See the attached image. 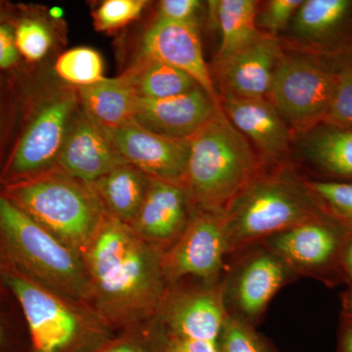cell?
<instances>
[{
  "label": "cell",
  "instance_id": "cell-6",
  "mask_svg": "<svg viewBox=\"0 0 352 352\" xmlns=\"http://www.w3.org/2000/svg\"><path fill=\"white\" fill-rule=\"evenodd\" d=\"M0 245L7 258L39 283L91 305V292L82 256L25 214L3 193H0Z\"/></svg>",
  "mask_w": 352,
  "mask_h": 352
},
{
  "label": "cell",
  "instance_id": "cell-37",
  "mask_svg": "<svg viewBox=\"0 0 352 352\" xmlns=\"http://www.w3.org/2000/svg\"><path fill=\"white\" fill-rule=\"evenodd\" d=\"M19 60L14 36L7 28L0 25V68L14 66Z\"/></svg>",
  "mask_w": 352,
  "mask_h": 352
},
{
  "label": "cell",
  "instance_id": "cell-5",
  "mask_svg": "<svg viewBox=\"0 0 352 352\" xmlns=\"http://www.w3.org/2000/svg\"><path fill=\"white\" fill-rule=\"evenodd\" d=\"M3 194L82 256L106 217L90 184L58 168L6 186Z\"/></svg>",
  "mask_w": 352,
  "mask_h": 352
},
{
  "label": "cell",
  "instance_id": "cell-17",
  "mask_svg": "<svg viewBox=\"0 0 352 352\" xmlns=\"http://www.w3.org/2000/svg\"><path fill=\"white\" fill-rule=\"evenodd\" d=\"M300 43L321 56H351L347 46L352 31V0H303L291 24Z\"/></svg>",
  "mask_w": 352,
  "mask_h": 352
},
{
  "label": "cell",
  "instance_id": "cell-19",
  "mask_svg": "<svg viewBox=\"0 0 352 352\" xmlns=\"http://www.w3.org/2000/svg\"><path fill=\"white\" fill-rule=\"evenodd\" d=\"M281 58L276 39L261 36L252 45L217 63L223 92L243 98H265Z\"/></svg>",
  "mask_w": 352,
  "mask_h": 352
},
{
  "label": "cell",
  "instance_id": "cell-25",
  "mask_svg": "<svg viewBox=\"0 0 352 352\" xmlns=\"http://www.w3.org/2000/svg\"><path fill=\"white\" fill-rule=\"evenodd\" d=\"M138 98L161 100L186 94L199 87L184 72L161 62L138 58L124 72Z\"/></svg>",
  "mask_w": 352,
  "mask_h": 352
},
{
  "label": "cell",
  "instance_id": "cell-34",
  "mask_svg": "<svg viewBox=\"0 0 352 352\" xmlns=\"http://www.w3.org/2000/svg\"><path fill=\"white\" fill-rule=\"evenodd\" d=\"M303 0H271L258 12L256 23L259 29L271 34L284 31L291 24Z\"/></svg>",
  "mask_w": 352,
  "mask_h": 352
},
{
  "label": "cell",
  "instance_id": "cell-31",
  "mask_svg": "<svg viewBox=\"0 0 352 352\" xmlns=\"http://www.w3.org/2000/svg\"><path fill=\"white\" fill-rule=\"evenodd\" d=\"M324 122L352 129V55L340 60L332 103Z\"/></svg>",
  "mask_w": 352,
  "mask_h": 352
},
{
  "label": "cell",
  "instance_id": "cell-29",
  "mask_svg": "<svg viewBox=\"0 0 352 352\" xmlns=\"http://www.w3.org/2000/svg\"><path fill=\"white\" fill-rule=\"evenodd\" d=\"M323 208L352 227V182L305 180Z\"/></svg>",
  "mask_w": 352,
  "mask_h": 352
},
{
  "label": "cell",
  "instance_id": "cell-23",
  "mask_svg": "<svg viewBox=\"0 0 352 352\" xmlns=\"http://www.w3.org/2000/svg\"><path fill=\"white\" fill-rule=\"evenodd\" d=\"M150 177L129 164H122L102 176L90 186L106 214L131 226L144 201Z\"/></svg>",
  "mask_w": 352,
  "mask_h": 352
},
{
  "label": "cell",
  "instance_id": "cell-15",
  "mask_svg": "<svg viewBox=\"0 0 352 352\" xmlns=\"http://www.w3.org/2000/svg\"><path fill=\"white\" fill-rule=\"evenodd\" d=\"M122 164L124 162L105 131L82 108L76 109L58 157L57 168L90 184Z\"/></svg>",
  "mask_w": 352,
  "mask_h": 352
},
{
  "label": "cell",
  "instance_id": "cell-26",
  "mask_svg": "<svg viewBox=\"0 0 352 352\" xmlns=\"http://www.w3.org/2000/svg\"><path fill=\"white\" fill-rule=\"evenodd\" d=\"M54 69L61 80L76 88L89 87L105 78L101 55L89 47L72 48L62 53Z\"/></svg>",
  "mask_w": 352,
  "mask_h": 352
},
{
  "label": "cell",
  "instance_id": "cell-18",
  "mask_svg": "<svg viewBox=\"0 0 352 352\" xmlns=\"http://www.w3.org/2000/svg\"><path fill=\"white\" fill-rule=\"evenodd\" d=\"M220 106L231 124L270 159L289 149L291 131L277 109L266 98H243L223 92Z\"/></svg>",
  "mask_w": 352,
  "mask_h": 352
},
{
  "label": "cell",
  "instance_id": "cell-16",
  "mask_svg": "<svg viewBox=\"0 0 352 352\" xmlns=\"http://www.w3.org/2000/svg\"><path fill=\"white\" fill-rule=\"evenodd\" d=\"M221 109L197 87L191 91L161 100L138 98L134 120L148 131L175 139H189Z\"/></svg>",
  "mask_w": 352,
  "mask_h": 352
},
{
  "label": "cell",
  "instance_id": "cell-22",
  "mask_svg": "<svg viewBox=\"0 0 352 352\" xmlns=\"http://www.w3.org/2000/svg\"><path fill=\"white\" fill-rule=\"evenodd\" d=\"M78 103L88 117L105 131L133 122L138 97L122 74L104 78L89 87L76 88Z\"/></svg>",
  "mask_w": 352,
  "mask_h": 352
},
{
  "label": "cell",
  "instance_id": "cell-12",
  "mask_svg": "<svg viewBox=\"0 0 352 352\" xmlns=\"http://www.w3.org/2000/svg\"><path fill=\"white\" fill-rule=\"evenodd\" d=\"M105 132L124 164H131L149 177L184 184L189 139L160 135L135 120Z\"/></svg>",
  "mask_w": 352,
  "mask_h": 352
},
{
  "label": "cell",
  "instance_id": "cell-30",
  "mask_svg": "<svg viewBox=\"0 0 352 352\" xmlns=\"http://www.w3.org/2000/svg\"><path fill=\"white\" fill-rule=\"evenodd\" d=\"M147 4L146 0H106L92 13L95 29L118 31L138 20Z\"/></svg>",
  "mask_w": 352,
  "mask_h": 352
},
{
  "label": "cell",
  "instance_id": "cell-3",
  "mask_svg": "<svg viewBox=\"0 0 352 352\" xmlns=\"http://www.w3.org/2000/svg\"><path fill=\"white\" fill-rule=\"evenodd\" d=\"M326 212L291 171L256 175L222 212L229 251L267 239Z\"/></svg>",
  "mask_w": 352,
  "mask_h": 352
},
{
  "label": "cell",
  "instance_id": "cell-33",
  "mask_svg": "<svg viewBox=\"0 0 352 352\" xmlns=\"http://www.w3.org/2000/svg\"><path fill=\"white\" fill-rule=\"evenodd\" d=\"M220 352H268L263 340L242 318L227 315L219 339Z\"/></svg>",
  "mask_w": 352,
  "mask_h": 352
},
{
  "label": "cell",
  "instance_id": "cell-2",
  "mask_svg": "<svg viewBox=\"0 0 352 352\" xmlns=\"http://www.w3.org/2000/svg\"><path fill=\"white\" fill-rule=\"evenodd\" d=\"M1 277L24 317L29 352H89L117 333L94 305L39 283L6 254Z\"/></svg>",
  "mask_w": 352,
  "mask_h": 352
},
{
  "label": "cell",
  "instance_id": "cell-40",
  "mask_svg": "<svg viewBox=\"0 0 352 352\" xmlns=\"http://www.w3.org/2000/svg\"><path fill=\"white\" fill-rule=\"evenodd\" d=\"M351 285V288H349V291L344 296V311L346 314H349L352 315V284Z\"/></svg>",
  "mask_w": 352,
  "mask_h": 352
},
{
  "label": "cell",
  "instance_id": "cell-7",
  "mask_svg": "<svg viewBox=\"0 0 352 352\" xmlns=\"http://www.w3.org/2000/svg\"><path fill=\"white\" fill-rule=\"evenodd\" d=\"M340 59L316 53L281 58L267 97L288 126L302 133L325 122Z\"/></svg>",
  "mask_w": 352,
  "mask_h": 352
},
{
  "label": "cell",
  "instance_id": "cell-4",
  "mask_svg": "<svg viewBox=\"0 0 352 352\" xmlns=\"http://www.w3.org/2000/svg\"><path fill=\"white\" fill-rule=\"evenodd\" d=\"M258 166L249 140L220 109L189 138L184 185L194 207L221 212L256 175Z\"/></svg>",
  "mask_w": 352,
  "mask_h": 352
},
{
  "label": "cell",
  "instance_id": "cell-35",
  "mask_svg": "<svg viewBox=\"0 0 352 352\" xmlns=\"http://www.w3.org/2000/svg\"><path fill=\"white\" fill-rule=\"evenodd\" d=\"M201 6L198 0H163L157 7V21L193 22Z\"/></svg>",
  "mask_w": 352,
  "mask_h": 352
},
{
  "label": "cell",
  "instance_id": "cell-39",
  "mask_svg": "<svg viewBox=\"0 0 352 352\" xmlns=\"http://www.w3.org/2000/svg\"><path fill=\"white\" fill-rule=\"evenodd\" d=\"M342 266H344L347 282L352 284V233L344 245V254H342Z\"/></svg>",
  "mask_w": 352,
  "mask_h": 352
},
{
  "label": "cell",
  "instance_id": "cell-21",
  "mask_svg": "<svg viewBox=\"0 0 352 352\" xmlns=\"http://www.w3.org/2000/svg\"><path fill=\"white\" fill-rule=\"evenodd\" d=\"M302 134L300 153L324 180L352 182V129L322 122Z\"/></svg>",
  "mask_w": 352,
  "mask_h": 352
},
{
  "label": "cell",
  "instance_id": "cell-28",
  "mask_svg": "<svg viewBox=\"0 0 352 352\" xmlns=\"http://www.w3.org/2000/svg\"><path fill=\"white\" fill-rule=\"evenodd\" d=\"M0 352H29L24 317L3 280H0Z\"/></svg>",
  "mask_w": 352,
  "mask_h": 352
},
{
  "label": "cell",
  "instance_id": "cell-42",
  "mask_svg": "<svg viewBox=\"0 0 352 352\" xmlns=\"http://www.w3.org/2000/svg\"><path fill=\"white\" fill-rule=\"evenodd\" d=\"M4 256H6V254H4L3 250H2L1 245H0V280H2L1 266L2 263H3Z\"/></svg>",
  "mask_w": 352,
  "mask_h": 352
},
{
  "label": "cell",
  "instance_id": "cell-9",
  "mask_svg": "<svg viewBox=\"0 0 352 352\" xmlns=\"http://www.w3.org/2000/svg\"><path fill=\"white\" fill-rule=\"evenodd\" d=\"M78 106L76 88L58 92L43 104L3 171L4 186L27 182L57 168L58 157Z\"/></svg>",
  "mask_w": 352,
  "mask_h": 352
},
{
  "label": "cell",
  "instance_id": "cell-24",
  "mask_svg": "<svg viewBox=\"0 0 352 352\" xmlns=\"http://www.w3.org/2000/svg\"><path fill=\"white\" fill-rule=\"evenodd\" d=\"M258 6L256 0L208 1L221 34L217 63L233 56L263 36L256 23Z\"/></svg>",
  "mask_w": 352,
  "mask_h": 352
},
{
  "label": "cell",
  "instance_id": "cell-20",
  "mask_svg": "<svg viewBox=\"0 0 352 352\" xmlns=\"http://www.w3.org/2000/svg\"><path fill=\"white\" fill-rule=\"evenodd\" d=\"M291 270L283 259L270 250L252 254L241 266L233 284L238 310L248 318H256L283 286Z\"/></svg>",
  "mask_w": 352,
  "mask_h": 352
},
{
  "label": "cell",
  "instance_id": "cell-8",
  "mask_svg": "<svg viewBox=\"0 0 352 352\" xmlns=\"http://www.w3.org/2000/svg\"><path fill=\"white\" fill-rule=\"evenodd\" d=\"M351 233V226L326 210L265 240L268 250L291 270L336 285L347 282L342 254Z\"/></svg>",
  "mask_w": 352,
  "mask_h": 352
},
{
  "label": "cell",
  "instance_id": "cell-32",
  "mask_svg": "<svg viewBox=\"0 0 352 352\" xmlns=\"http://www.w3.org/2000/svg\"><path fill=\"white\" fill-rule=\"evenodd\" d=\"M14 41L18 53L30 62L43 59L53 44L50 29L36 20L23 21L16 29Z\"/></svg>",
  "mask_w": 352,
  "mask_h": 352
},
{
  "label": "cell",
  "instance_id": "cell-38",
  "mask_svg": "<svg viewBox=\"0 0 352 352\" xmlns=\"http://www.w3.org/2000/svg\"><path fill=\"white\" fill-rule=\"evenodd\" d=\"M338 351L352 352V315L344 312L338 336Z\"/></svg>",
  "mask_w": 352,
  "mask_h": 352
},
{
  "label": "cell",
  "instance_id": "cell-11",
  "mask_svg": "<svg viewBox=\"0 0 352 352\" xmlns=\"http://www.w3.org/2000/svg\"><path fill=\"white\" fill-rule=\"evenodd\" d=\"M227 315L219 285L183 280L168 287L155 319L168 336L219 342Z\"/></svg>",
  "mask_w": 352,
  "mask_h": 352
},
{
  "label": "cell",
  "instance_id": "cell-41",
  "mask_svg": "<svg viewBox=\"0 0 352 352\" xmlns=\"http://www.w3.org/2000/svg\"><path fill=\"white\" fill-rule=\"evenodd\" d=\"M50 13L51 17L54 18V19H60L64 14L63 10H62L61 8H59V7H53Z\"/></svg>",
  "mask_w": 352,
  "mask_h": 352
},
{
  "label": "cell",
  "instance_id": "cell-13",
  "mask_svg": "<svg viewBox=\"0 0 352 352\" xmlns=\"http://www.w3.org/2000/svg\"><path fill=\"white\" fill-rule=\"evenodd\" d=\"M139 58L161 62L184 72L220 105V96L204 56L196 21H155L143 36Z\"/></svg>",
  "mask_w": 352,
  "mask_h": 352
},
{
  "label": "cell",
  "instance_id": "cell-36",
  "mask_svg": "<svg viewBox=\"0 0 352 352\" xmlns=\"http://www.w3.org/2000/svg\"><path fill=\"white\" fill-rule=\"evenodd\" d=\"M164 352H220V349L217 342L168 336Z\"/></svg>",
  "mask_w": 352,
  "mask_h": 352
},
{
  "label": "cell",
  "instance_id": "cell-14",
  "mask_svg": "<svg viewBox=\"0 0 352 352\" xmlns=\"http://www.w3.org/2000/svg\"><path fill=\"white\" fill-rule=\"evenodd\" d=\"M194 208L184 184L150 177L144 201L129 226L139 238L164 252L188 226Z\"/></svg>",
  "mask_w": 352,
  "mask_h": 352
},
{
  "label": "cell",
  "instance_id": "cell-27",
  "mask_svg": "<svg viewBox=\"0 0 352 352\" xmlns=\"http://www.w3.org/2000/svg\"><path fill=\"white\" fill-rule=\"evenodd\" d=\"M166 336L156 319L119 331L89 352H164Z\"/></svg>",
  "mask_w": 352,
  "mask_h": 352
},
{
  "label": "cell",
  "instance_id": "cell-1",
  "mask_svg": "<svg viewBox=\"0 0 352 352\" xmlns=\"http://www.w3.org/2000/svg\"><path fill=\"white\" fill-rule=\"evenodd\" d=\"M162 254L107 214L82 254L91 305L117 332L156 316L168 287Z\"/></svg>",
  "mask_w": 352,
  "mask_h": 352
},
{
  "label": "cell",
  "instance_id": "cell-10",
  "mask_svg": "<svg viewBox=\"0 0 352 352\" xmlns=\"http://www.w3.org/2000/svg\"><path fill=\"white\" fill-rule=\"evenodd\" d=\"M229 252L222 212L194 208L188 226L162 254L168 286L187 279L215 283Z\"/></svg>",
  "mask_w": 352,
  "mask_h": 352
}]
</instances>
